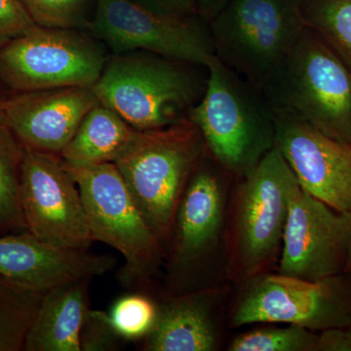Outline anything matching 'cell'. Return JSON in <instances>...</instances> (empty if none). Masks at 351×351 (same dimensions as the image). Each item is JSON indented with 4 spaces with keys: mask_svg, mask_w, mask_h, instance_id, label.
<instances>
[{
    "mask_svg": "<svg viewBox=\"0 0 351 351\" xmlns=\"http://www.w3.org/2000/svg\"><path fill=\"white\" fill-rule=\"evenodd\" d=\"M274 113L351 145V71L307 29L262 89Z\"/></svg>",
    "mask_w": 351,
    "mask_h": 351,
    "instance_id": "6da1fadb",
    "label": "cell"
},
{
    "mask_svg": "<svg viewBox=\"0 0 351 351\" xmlns=\"http://www.w3.org/2000/svg\"><path fill=\"white\" fill-rule=\"evenodd\" d=\"M189 120L219 165L244 178L274 147V115L258 88L215 58Z\"/></svg>",
    "mask_w": 351,
    "mask_h": 351,
    "instance_id": "7a4b0ae2",
    "label": "cell"
},
{
    "mask_svg": "<svg viewBox=\"0 0 351 351\" xmlns=\"http://www.w3.org/2000/svg\"><path fill=\"white\" fill-rule=\"evenodd\" d=\"M203 143L195 124L182 119L165 128L136 130L114 162L164 249L182 193L200 162Z\"/></svg>",
    "mask_w": 351,
    "mask_h": 351,
    "instance_id": "3957f363",
    "label": "cell"
},
{
    "mask_svg": "<svg viewBox=\"0 0 351 351\" xmlns=\"http://www.w3.org/2000/svg\"><path fill=\"white\" fill-rule=\"evenodd\" d=\"M64 162V161H63ZM77 184L94 242L123 256L117 279L131 291H145L160 270L165 249L132 197L114 163L73 166L64 162Z\"/></svg>",
    "mask_w": 351,
    "mask_h": 351,
    "instance_id": "277c9868",
    "label": "cell"
},
{
    "mask_svg": "<svg viewBox=\"0 0 351 351\" xmlns=\"http://www.w3.org/2000/svg\"><path fill=\"white\" fill-rule=\"evenodd\" d=\"M180 64L143 51L115 55L92 89L135 130L165 128L184 119L199 94L197 78Z\"/></svg>",
    "mask_w": 351,
    "mask_h": 351,
    "instance_id": "5b68a950",
    "label": "cell"
},
{
    "mask_svg": "<svg viewBox=\"0 0 351 351\" xmlns=\"http://www.w3.org/2000/svg\"><path fill=\"white\" fill-rule=\"evenodd\" d=\"M235 197L230 239V269L244 282L263 274L282 246L297 178L276 145L245 176Z\"/></svg>",
    "mask_w": 351,
    "mask_h": 351,
    "instance_id": "8992f818",
    "label": "cell"
},
{
    "mask_svg": "<svg viewBox=\"0 0 351 351\" xmlns=\"http://www.w3.org/2000/svg\"><path fill=\"white\" fill-rule=\"evenodd\" d=\"M302 0H232L212 25L216 56L262 89L306 29Z\"/></svg>",
    "mask_w": 351,
    "mask_h": 351,
    "instance_id": "52a82bcc",
    "label": "cell"
},
{
    "mask_svg": "<svg viewBox=\"0 0 351 351\" xmlns=\"http://www.w3.org/2000/svg\"><path fill=\"white\" fill-rule=\"evenodd\" d=\"M244 283L233 327L282 323L320 332L351 325V284L341 274L309 281L263 272Z\"/></svg>",
    "mask_w": 351,
    "mask_h": 351,
    "instance_id": "ba28073f",
    "label": "cell"
},
{
    "mask_svg": "<svg viewBox=\"0 0 351 351\" xmlns=\"http://www.w3.org/2000/svg\"><path fill=\"white\" fill-rule=\"evenodd\" d=\"M97 40L80 29L36 25L0 48V78L23 93L92 86L107 63Z\"/></svg>",
    "mask_w": 351,
    "mask_h": 351,
    "instance_id": "9c48e42d",
    "label": "cell"
},
{
    "mask_svg": "<svg viewBox=\"0 0 351 351\" xmlns=\"http://www.w3.org/2000/svg\"><path fill=\"white\" fill-rule=\"evenodd\" d=\"M87 29L115 55L143 51L205 66L217 57L211 31L203 25L152 12L130 0H96Z\"/></svg>",
    "mask_w": 351,
    "mask_h": 351,
    "instance_id": "30bf717a",
    "label": "cell"
},
{
    "mask_svg": "<svg viewBox=\"0 0 351 351\" xmlns=\"http://www.w3.org/2000/svg\"><path fill=\"white\" fill-rule=\"evenodd\" d=\"M225 191L218 173L199 162L189 178L176 210L166 247L165 295L199 290L223 232Z\"/></svg>",
    "mask_w": 351,
    "mask_h": 351,
    "instance_id": "8fae6325",
    "label": "cell"
},
{
    "mask_svg": "<svg viewBox=\"0 0 351 351\" xmlns=\"http://www.w3.org/2000/svg\"><path fill=\"white\" fill-rule=\"evenodd\" d=\"M20 196L27 232L59 248L89 250L94 240L82 195L60 156L25 147Z\"/></svg>",
    "mask_w": 351,
    "mask_h": 351,
    "instance_id": "7c38bea8",
    "label": "cell"
},
{
    "mask_svg": "<svg viewBox=\"0 0 351 351\" xmlns=\"http://www.w3.org/2000/svg\"><path fill=\"white\" fill-rule=\"evenodd\" d=\"M351 215L341 213L299 186L291 196L278 274L318 281L350 265Z\"/></svg>",
    "mask_w": 351,
    "mask_h": 351,
    "instance_id": "4fadbf2b",
    "label": "cell"
},
{
    "mask_svg": "<svg viewBox=\"0 0 351 351\" xmlns=\"http://www.w3.org/2000/svg\"><path fill=\"white\" fill-rule=\"evenodd\" d=\"M274 115V145L300 186L332 209L351 214V145L290 115Z\"/></svg>",
    "mask_w": 351,
    "mask_h": 351,
    "instance_id": "5bb4252c",
    "label": "cell"
},
{
    "mask_svg": "<svg viewBox=\"0 0 351 351\" xmlns=\"http://www.w3.org/2000/svg\"><path fill=\"white\" fill-rule=\"evenodd\" d=\"M98 104L92 86L27 92L5 101V124L25 147L60 156Z\"/></svg>",
    "mask_w": 351,
    "mask_h": 351,
    "instance_id": "9a60e30c",
    "label": "cell"
},
{
    "mask_svg": "<svg viewBox=\"0 0 351 351\" xmlns=\"http://www.w3.org/2000/svg\"><path fill=\"white\" fill-rule=\"evenodd\" d=\"M115 265L113 256L59 248L27 230L0 235V276L44 294L75 279L104 276Z\"/></svg>",
    "mask_w": 351,
    "mask_h": 351,
    "instance_id": "2e32d148",
    "label": "cell"
},
{
    "mask_svg": "<svg viewBox=\"0 0 351 351\" xmlns=\"http://www.w3.org/2000/svg\"><path fill=\"white\" fill-rule=\"evenodd\" d=\"M218 288L181 295H164L156 324L137 343L142 351H213L218 348Z\"/></svg>",
    "mask_w": 351,
    "mask_h": 351,
    "instance_id": "e0dca14e",
    "label": "cell"
},
{
    "mask_svg": "<svg viewBox=\"0 0 351 351\" xmlns=\"http://www.w3.org/2000/svg\"><path fill=\"white\" fill-rule=\"evenodd\" d=\"M80 278L51 289L25 339L24 351H80V332L90 311V284Z\"/></svg>",
    "mask_w": 351,
    "mask_h": 351,
    "instance_id": "ac0fdd59",
    "label": "cell"
},
{
    "mask_svg": "<svg viewBox=\"0 0 351 351\" xmlns=\"http://www.w3.org/2000/svg\"><path fill=\"white\" fill-rule=\"evenodd\" d=\"M135 131L117 112L98 104L85 115L60 157L73 166L114 163Z\"/></svg>",
    "mask_w": 351,
    "mask_h": 351,
    "instance_id": "d6986e66",
    "label": "cell"
},
{
    "mask_svg": "<svg viewBox=\"0 0 351 351\" xmlns=\"http://www.w3.org/2000/svg\"><path fill=\"white\" fill-rule=\"evenodd\" d=\"M44 295L0 276V351L24 350Z\"/></svg>",
    "mask_w": 351,
    "mask_h": 351,
    "instance_id": "ffe728a7",
    "label": "cell"
},
{
    "mask_svg": "<svg viewBox=\"0 0 351 351\" xmlns=\"http://www.w3.org/2000/svg\"><path fill=\"white\" fill-rule=\"evenodd\" d=\"M25 149L5 122L0 124V235L27 230L20 196Z\"/></svg>",
    "mask_w": 351,
    "mask_h": 351,
    "instance_id": "44dd1931",
    "label": "cell"
},
{
    "mask_svg": "<svg viewBox=\"0 0 351 351\" xmlns=\"http://www.w3.org/2000/svg\"><path fill=\"white\" fill-rule=\"evenodd\" d=\"M302 8L307 29L351 71V0H307Z\"/></svg>",
    "mask_w": 351,
    "mask_h": 351,
    "instance_id": "7402d4cb",
    "label": "cell"
},
{
    "mask_svg": "<svg viewBox=\"0 0 351 351\" xmlns=\"http://www.w3.org/2000/svg\"><path fill=\"white\" fill-rule=\"evenodd\" d=\"M158 313L157 301L145 291H132L113 302L110 317L113 326L127 341H142L152 331Z\"/></svg>",
    "mask_w": 351,
    "mask_h": 351,
    "instance_id": "603a6c76",
    "label": "cell"
},
{
    "mask_svg": "<svg viewBox=\"0 0 351 351\" xmlns=\"http://www.w3.org/2000/svg\"><path fill=\"white\" fill-rule=\"evenodd\" d=\"M317 332L304 327H269L254 330L233 339L230 351H315Z\"/></svg>",
    "mask_w": 351,
    "mask_h": 351,
    "instance_id": "cb8c5ba5",
    "label": "cell"
},
{
    "mask_svg": "<svg viewBox=\"0 0 351 351\" xmlns=\"http://www.w3.org/2000/svg\"><path fill=\"white\" fill-rule=\"evenodd\" d=\"M34 22L49 29H82L88 27L89 0H19Z\"/></svg>",
    "mask_w": 351,
    "mask_h": 351,
    "instance_id": "d4e9b609",
    "label": "cell"
},
{
    "mask_svg": "<svg viewBox=\"0 0 351 351\" xmlns=\"http://www.w3.org/2000/svg\"><path fill=\"white\" fill-rule=\"evenodd\" d=\"M127 343L113 326L108 313L90 308L80 332V351L121 350Z\"/></svg>",
    "mask_w": 351,
    "mask_h": 351,
    "instance_id": "484cf974",
    "label": "cell"
},
{
    "mask_svg": "<svg viewBox=\"0 0 351 351\" xmlns=\"http://www.w3.org/2000/svg\"><path fill=\"white\" fill-rule=\"evenodd\" d=\"M36 25L19 0H0V48Z\"/></svg>",
    "mask_w": 351,
    "mask_h": 351,
    "instance_id": "4316f807",
    "label": "cell"
},
{
    "mask_svg": "<svg viewBox=\"0 0 351 351\" xmlns=\"http://www.w3.org/2000/svg\"><path fill=\"white\" fill-rule=\"evenodd\" d=\"M133 3L163 16L189 18L196 11L195 0H130Z\"/></svg>",
    "mask_w": 351,
    "mask_h": 351,
    "instance_id": "83f0119b",
    "label": "cell"
},
{
    "mask_svg": "<svg viewBox=\"0 0 351 351\" xmlns=\"http://www.w3.org/2000/svg\"><path fill=\"white\" fill-rule=\"evenodd\" d=\"M315 351H351V325L320 332Z\"/></svg>",
    "mask_w": 351,
    "mask_h": 351,
    "instance_id": "f1b7e54d",
    "label": "cell"
},
{
    "mask_svg": "<svg viewBox=\"0 0 351 351\" xmlns=\"http://www.w3.org/2000/svg\"><path fill=\"white\" fill-rule=\"evenodd\" d=\"M5 122V103H0V124Z\"/></svg>",
    "mask_w": 351,
    "mask_h": 351,
    "instance_id": "f546056e",
    "label": "cell"
},
{
    "mask_svg": "<svg viewBox=\"0 0 351 351\" xmlns=\"http://www.w3.org/2000/svg\"><path fill=\"white\" fill-rule=\"evenodd\" d=\"M198 1H200L201 3H206V2L208 1V0H198Z\"/></svg>",
    "mask_w": 351,
    "mask_h": 351,
    "instance_id": "4dcf8cb0",
    "label": "cell"
},
{
    "mask_svg": "<svg viewBox=\"0 0 351 351\" xmlns=\"http://www.w3.org/2000/svg\"><path fill=\"white\" fill-rule=\"evenodd\" d=\"M350 265H351V243H350Z\"/></svg>",
    "mask_w": 351,
    "mask_h": 351,
    "instance_id": "1f68e13d",
    "label": "cell"
}]
</instances>
